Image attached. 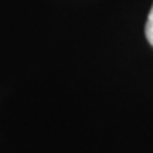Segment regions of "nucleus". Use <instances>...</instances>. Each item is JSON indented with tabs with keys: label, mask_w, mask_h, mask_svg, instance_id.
Returning a JSON list of instances; mask_svg holds the SVG:
<instances>
[{
	"label": "nucleus",
	"mask_w": 153,
	"mask_h": 153,
	"mask_svg": "<svg viewBox=\"0 0 153 153\" xmlns=\"http://www.w3.org/2000/svg\"><path fill=\"white\" fill-rule=\"evenodd\" d=\"M145 33H146V38H148V41L153 45V6H152V9H150V13H149V16H148V20H146Z\"/></svg>",
	"instance_id": "1"
}]
</instances>
